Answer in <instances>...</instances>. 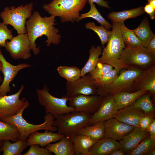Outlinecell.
Returning <instances> with one entry per match:
<instances>
[{"label":"cell","instance_id":"6da1fadb","mask_svg":"<svg viewBox=\"0 0 155 155\" xmlns=\"http://www.w3.org/2000/svg\"><path fill=\"white\" fill-rule=\"evenodd\" d=\"M55 17L53 15L42 17L39 12L35 11L26 20V34L30 41L31 50L34 55H38L40 51L35 43L39 37L43 35L47 37L46 43L47 46L52 44L57 45L60 42L61 36L59 33V29L54 26L57 24L55 23Z\"/></svg>","mask_w":155,"mask_h":155},{"label":"cell","instance_id":"7a4b0ae2","mask_svg":"<svg viewBox=\"0 0 155 155\" xmlns=\"http://www.w3.org/2000/svg\"><path fill=\"white\" fill-rule=\"evenodd\" d=\"M112 29L109 40L106 46L103 48L99 62L111 65L119 73L123 69L130 66L122 64L119 57L125 47L121 31V23L112 21Z\"/></svg>","mask_w":155,"mask_h":155},{"label":"cell","instance_id":"3957f363","mask_svg":"<svg viewBox=\"0 0 155 155\" xmlns=\"http://www.w3.org/2000/svg\"><path fill=\"white\" fill-rule=\"evenodd\" d=\"M87 0H52L44 4L43 9L51 15L58 17L62 23L76 21Z\"/></svg>","mask_w":155,"mask_h":155},{"label":"cell","instance_id":"277c9868","mask_svg":"<svg viewBox=\"0 0 155 155\" xmlns=\"http://www.w3.org/2000/svg\"><path fill=\"white\" fill-rule=\"evenodd\" d=\"M128 68L127 69L121 70L117 78L111 84L98 87L96 94L104 97L119 92L134 91L135 82L144 70L133 66Z\"/></svg>","mask_w":155,"mask_h":155},{"label":"cell","instance_id":"5b68a950","mask_svg":"<svg viewBox=\"0 0 155 155\" xmlns=\"http://www.w3.org/2000/svg\"><path fill=\"white\" fill-rule=\"evenodd\" d=\"M92 114L84 112H71L58 116L54 121L57 133L72 139L73 136L88 126Z\"/></svg>","mask_w":155,"mask_h":155},{"label":"cell","instance_id":"8992f818","mask_svg":"<svg viewBox=\"0 0 155 155\" xmlns=\"http://www.w3.org/2000/svg\"><path fill=\"white\" fill-rule=\"evenodd\" d=\"M26 109L24 108L15 115L2 118L0 120L15 126L18 129L20 139L26 141L29 136L33 133L41 130H48L52 132L57 131V128L54 125L55 118L50 113L46 114L44 117V122L38 125L28 123L23 117V113Z\"/></svg>","mask_w":155,"mask_h":155},{"label":"cell","instance_id":"52a82bcc","mask_svg":"<svg viewBox=\"0 0 155 155\" xmlns=\"http://www.w3.org/2000/svg\"><path fill=\"white\" fill-rule=\"evenodd\" d=\"M46 85L42 89L36 90L38 100L44 107L46 114H51L55 119L58 116L75 111L74 108L67 104L70 100L69 96L64 95L61 98H57L52 95Z\"/></svg>","mask_w":155,"mask_h":155},{"label":"cell","instance_id":"ba28073f","mask_svg":"<svg viewBox=\"0 0 155 155\" xmlns=\"http://www.w3.org/2000/svg\"><path fill=\"white\" fill-rule=\"evenodd\" d=\"M33 4L32 3L16 7H6L0 13L3 22L13 26L18 34H26V23L27 19L32 15Z\"/></svg>","mask_w":155,"mask_h":155},{"label":"cell","instance_id":"9c48e42d","mask_svg":"<svg viewBox=\"0 0 155 155\" xmlns=\"http://www.w3.org/2000/svg\"><path fill=\"white\" fill-rule=\"evenodd\" d=\"M155 55L142 46L135 47L125 46L119 58L123 64L145 70L155 65Z\"/></svg>","mask_w":155,"mask_h":155},{"label":"cell","instance_id":"30bf717a","mask_svg":"<svg viewBox=\"0 0 155 155\" xmlns=\"http://www.w3.org/2000/svg\"><path fill=\"white\" fill-rule=\"evenodd\" d=\"M24 88L22 85L16 93L0 97V119L15 115L23 108L29 106L28 100L25 98H20Z\"/></svg>","mask_w":155,"mask_h":155},{"label":"cell","instance_id":"8fae6325","mask_svg":"<svg viewBox=\"0 0 155 155\" xmlns=\"http://www.w3.org/2000/svg\"><path fill=\"white\" fill-rule=\"evenodd\" d=\"M30 42L26 34H18L9 41H7L6 51L14 59L27 60L31 56Z\"/></svg>","mask_w":155,"mask_h":155},{"label":"cell","instance_id":"7c38bea8","mask_svg":"<svg viewBox=\"0 0 155 155\" xmlns=\"http://www.w3.org/2000/svg\"><path fill=\"white\" fill-rule=\"evenodd\" d=\"M69 97V105L74 108L75 111L84 112L92 115L98 110L103 99V97L97 94H79Z\"/></svg>","mask_w":155,"mask_h":155},{"label":"cell","instance_id":"4fadbf2b","mask_svg":"<svg viewBox=\"0 0 155 155\" xmlns=\"http://www.w3.org/2000/svg\"><path fill=\"white\" fill-rule=\"evenodd\" d=\"M0 61L2 65V72L4 75L3 80L0 85V97L6 95L11 92L9 85L22 69L31 66L26 63H21L16 65H13L7 61L2 54L0 46Z\"/></svg>","mask_w":155,"mask_h":155},{"label":"cell","instance_id":"5bb4252c","mask_svg":"<svg viewBox=\"0 0 155 155\" xmlns=\"http://www.w3.org/2000/svg\"><path fill=\"white\" fill-rule=\"evenodd\" d=\"M66 95L71 97L77 94H96L97 86L94 80L89 75L80 77L71 82L66 83Z\"/></svg>","mask_w":155,"mask_h":155},{"label":"cell","instance_id":"9a60e30c","mask_svg":"<svg viewBox=\"0 0 155 155\" xmlns=\"http://www.w3.org/2000/svg\"><path fill=\"white\" fill-rule=\"evenodd\" d=\"M118 109L112 95L103 97L98 110L92 115L88 122L92 125L100 121H105L114 118Z\"/></svg>","mask_w":155,"mask_h":155},{"label":"cell","instance_id":"2e32d148","mask_svg":"<svg viewBox=\"0 0 155 155\" xmlns=\"http://www.w3.org/2000/svg\"><path fill=\"white\" fill-rule=\"evenodd\" d=\"M104 137L121 141L135 127L123 123L113 118L104 121Z\"/></svg>","mask_w":155,"mask_h":155},{"label":"cell","instance_id":"e0dca14e","mask_svg":"<svg viewBox=\"0 0 155 155\" xmlns=\"http://www.w3.org/2000/svg\"><path fill=\"white\" fill-rule=\"evenodd\" d=\"M145 115L133 104L118 110L114 117L118 120L127 125L138 127L140 121Z\"/></svg>","mask_w":155,"mask_h":155},{"label":"cell","instance_id":"ac0fdd59","mask_svg":"<svg viewBox=\"0 0 155 155\" xmlns=\"http://www.w3.org/2000/svg\"><path fill=\"white\" fill-rule=\"evenodd\" d=\"M138 90L146 91L151 94H155V65L144 70L135 80L134 85V91Z\"/></svg>","mask_w":155,"mask_h":155},{"label":"cell","instance_id":"d6986e66","mask_svg":"<svg viewBox=\"0 0 155 155\" xmlns=\"http://www.w3.org/2000/svg\"><path fill=\"white\" fill-rule=\"evenodd\" d=\"M149 133L147 130L139 127H135L134 129L120 141V149L125 154L133 150Z\"/></svg>","mask_w":155,"mask_h":155},{"label":"cell","instance_id":"ffe728a7","mask_svg":"<svg viewBox=\"0 0 155 155\" xmlns=\"http://www.w3.org/2000/svg\"><path fill=\"white\" fill-rule=\"evenodd\" d=\"M64 135L54 133L48 130L43 133L36 131L28 137L26 141L28 146L37 144L41 147H46L52 142H56L62 139Z\"/></svg>","mask_w":155,"mask_h":155},{"label":"cell","instance_id":"44dd1931","mask_svg":"<svg viewBox=\"0 0 155 155\" xmlns=\"http://www.w3.org/2000/svg\"><path fill=\"white\" fill-rule=\"evenodd\" d=\"M119 142L104 137L97 141L89 150L90 155H110L114 150L120 149Z\"/></svg>","mask_w":155,"mask_h":155},{"label":"cell","instance_id":"7402d4cb","mask_svg":"<svg viewBox=\"0 0 155 155\" xmlns=\"http://www.w3.org/2000/svg\"><path fill=\"white\" fill-rule=\"evenodd\" d=\"M75 155H90L89 150L98 140L78 133L72 139Z\"/></svg>","mask_w":155,"mask_h":155},{"label":"cell","instance_id":"603a6c76","mask_svg":"<svg viewBox=\"0 0 155 155\" xmlns=\"http://www.w3.org/2000/svg\"><path fill=\"white\" fill-rule=\"evenodd\" d=\"M148 92L143 90L132 92L121 91L116 92L112 95L119 110L133 104L139 97Z\"/></svg>","mask_w":155,"mask_h":155},{"label":"cell","instance_id":"cb8c5ba5","mask_svg":"<svg viewBox=\"0 0 155 155\" xmlns=\"http://www.w3.org/2000/svg\"><path fill=\"white\" fill-rule=\"evenodd\" d=\"M45 148L55 155H75L72 139L68 136H64L58 142L50 144Z\"/></svg>","mask_w":155,"mask_h":155},{"label":"cell","instance_id":"d4e9b609","mask_svg":"<svg viewBox=\"0 0 155 155\" xmlns=\"http://www.w3.org/2000/svg\"><path fill=\"white\" fill-rule=\"evenodd\" d=\"M142 46L146 47L150 40L155 36L151 30L148 18L146 17L136 28L133 30Z\"/></svg>","mask_w":155,"mask_h":155},{"label":"cell","instance_id":"484cf974","mask_svg":"<svg viewBox=\"0 0 155 155\" xmlns=\"http://www.w3.org/2000/svg\"><path fill=\"white\" fill-rule=\"evenodd\" d=\"M144 7L125 10L119 12H112L108 14L107 18L112 21L120 23L129 18H135L144 13Z\"/></svg>","mask_w":155,"mask_h":155},{"label":"cell","instance_id":"4316f807","mask_svg":"<svg viewBox=\"0 0 155 155\" xmlns=\"http://www.w3.org/2000/svg\"><path fill=\"white\" fill-rule=\"evenodd\" d=\"M103 50L100 46L96 47L92 46L89 51V56L88 60L84 67L80 70V76L83 77L86 73H90L96 68L99 62V56L101 55Z\"/></svg>","mask_w":155,"mask_h":155},{"label":"cell","instance_id":"83f0119b","mask_svg":"<svg viewBox=\"0 0 155 155\" xmlns=\"http://www.w3.org/2000/svg\"><path fill=\"white\" fill-rule=\"evenodd\" d=\"M9 141L3 142L1 150L3 155H20L28 146L26 141L19 139L13 143Z\"/></svg>","mask_w":155,"mask_h":155},{"label":"cell","instance_id":"f1b7e54d","mask_svg":"<svg viewBox=\"0 0 155 155\" xmlns=\"http://www.w3.org/2000/svg\"><path fill=\"white\" fill-rule=\"evenodd\" d=\"M19 132L13 125L0 119V141L14 142L20 139Z\"/></svg>","mask_w":155,"mask_h":155},{"label":"cell","instance_id":"f546056e","mask_svg":"<svg viewBox=\"0 0 155 155\" xmlns=\"http://www.w3.org/2000/svg\"><path fill=\"white\" fill-rule=\"evenodd\" d=\"M134 106L144 112L145 115L153 117L154 108L148 92L139 97L133 103Z\"/></svg>","mask_w":155,"mask_h":155},{"label":"cell","instance_id":"4dcf8cb0","mask_svg":"<svg viewBox=\"0 0 155 155\" xmlns=\"http://www.w3.org/2000/svg\"><path fill=\"white\" fill-rule=\"evenodd\" d=\"M104 121L99 122L92 125L85 127L78 133L88 136L93 139L98 140L104 137Z\"/></svg>","mask_w":155,"mask_h":155},{"label":"cell","instance_id":"1f68e13d","mask_svg":"<svg viewBox=\"0 0 155 155\" xmlns=\"http://www.w3.org/2000/svg\"><path fill=\"white\" fill-rule=\"evenodd\" d=\"M88 1L90 6V10L87 13L81 14L78 18L76 22H78L86 18H91L96 20L107 30H109L112 28V25L102 16L94 3L90 1Z\"/></svg>","mask_w":155,"mask_h":155},{"label":"cell","instance_id":"d6a6232c","mask_svg":"<svg viewBox=\"0 0 155 155\" xmlns=\"http://www.w3.org/2000/svg\"><path fill=\"white\" fill-rule=\"evenodd\" d=\"M155 141L150 137L149 134L128 155H148L155 148Z\"/></svg>","mask_w":155,"mask_h":155},{"label":"cell","instance_id":"836d02e7","mask_svg":"<svg viewBox=\"0 0 155 155\" xmlns=\"http://www.w3.org/2000/svg\"><path fill=\"white\" fill-rule=\"evenodd\" d=\"M120 29L125 46L135 47L142 46L140 41L135 34L133 30L127 28L124 23H121Z\"/></svg>","mask_w":155,"mask_h":155},{"label":"cell","instance_id":"e575fe53","mask_svg":"<svg viewBox=\"0 0 155 155\" xmlns=\"http://www.w3.org/2000/svg\"><path fill=\"white\" fill-rule=\"evenodd\" d=\"M60 76L65 79L67 82H73L80 77V70L76 66H60L57 68Z\"/></svg>","mask_w":155,"mask_h":155},{"label":"cell","instance_id":"d590c367","mask_svg":"<svg viewBox=\"0 0 155 155\" xmlns=\"http://www.w3.org/2000/svg\"><path fill=\"white\" fill-rule=\"evenodd\" d=\"M85 26L86 28L92 30L98 36L101 44L103 47L104 44L107 43L109 40L111 34V31L106 29L102 25L98 26L93 22H89L86 24Z\"/></svg>","mask_w":155,"mask_h":155},{"label":"cell","instance_id":"8d00e7d4","mask_svg":"<svg viewBox=\"0 0 155 155\" xmlns=\"http://www.w3.org/2000/svg\"><path fill=\"white\" fill-rule=\"evenodd\" d=\"M119 73L115 68L94 80L98 87L107 86L112 83L117 77Z\"/></svg>","mask_w":155,"mask_h":155},{"label":"cell","instance_id":"74e56055","mask_svg":"<svg viewBox=\"0 0 155 155\" xmlns=\"http://www.w3.org/2000/svg\"><path fill=\"white\" fill-rule=\"evenodd\" d=\"M113 69L111 65L98 62L95 69L89 73V75L94 80L100 78Z\"/></svg>","mask_w":155,"mask_h":155},{"label":"cell","instance_id":"f35d334b","mask_svg":"<svg viewBox=\"0 0 155 155\" xmlns=\"http://www.w3.org/2000/svg\"><path fill=\"white\" fill-rule=\"evenodd\" d=\"M11 31L3 22H0V47H5L7 40H11L13 36Z\"/></svg>","mask_w":155,"mask_h":155},{"label":"cell","instance_id":"ab89813d","mask_svg":"<svg viewBox=\"0 0 155 155\" xmlns=\"http://www.w3.org/2000/svg\"><path fill=\"white\" fill-rule=\"evenodd\" d=\"M28 151L23 155H52L53 153L46 148L40 147L37 144H32L30 146Z\"/></svg>","mask_w":155,"mask_h":155},{"label":"cell","instance_id":"60d3db41","mask_svg":"<svg viewBox=\"0 0 155 155\" xmlns=\"http://www.w3.org/2000/svg\"><path fill=\"white\" fill-rule=\"evenodd\" d=\"M154 119L152 117L145 115L140 119L138 127L143 130H146Z\"/></svg>","mask_w":155,"mask_h":155},{"label":"cell","instance_id":"b9f144b4","mask_svg":"<svg viewBox=\"0 0 155 155\" xmlns=\"http://www.w3.org/2000/svg\"><path fill=\"white\" fill-rule=\"evenodd\" d=\"M144 11L149 15V17L152 20L155 18V8L149 3H147L144 7Z\"/></svg>","mask_w":155,"mask_h":155},{"label":"cell","instance_id":"7bdbcfd3","mask_svg":"<svg viewBox=\"0 0 155 155\" xmlns=\"http://www.w3.org/2000/svg\"><path fill=\"white\" fill-rule=\"evenodd\" d=\"M151 138L155 141V120L154 119L146 129Z\"/></svg>","mask_w":155,"mask_h":155},{"label":"cell","instance_id":"ee69618b","mask_svg":"<svg viewBox=\"0 0 155 155\" xmlns=\"http://www.w3.org/2000/svg\"><path fill=\"white\" fill-rule=\"evenodd\" d=\"M146 48L149 52L155 55V35L150 40Z\"/></svg>","mask_w":155,"mask_h":155},{"label":"cell","instance_id":"f6af8a7d","mask_svg":"<svg viewBox=\"0 0 155 155\" xmlns=\"http://www.w3.org/2000/svg\"><path fill=\"white\" fill-rule=\"evenodd\" d=\"M88 1H90L93 3H95L100 6L106 7L108 8H110L109 6L108 1H106L104 0H87Z\"/></svg>","mask_w":155,"mask_h":155},{"label":"cell","instance_id":"bcb514c9","mask_svg":"<svg viewBox=\"0 0 155 155\" xmlns=\"http://www.w3.org/2000/svg\"><path fill=\"white\" fill-rule=\"evenodd\" d=\"M124 152L120 149L116 150L112 152L110 155H124Z\"/></svg>","mask_w":155,"mask_h":155},{"label":"cell","instance_id":"7dc6e473","mask_svg":"<svg viewBox=\"0 0 155 155\" xmlns=\"http://www.w3.org/2000/svg\"><path fill=\"white\" fill-rule=\"evenodd\" d=\"M148 3L149 4L155 8V0H148Z\"/></svg>","mask_w":155,"mask_h":155},{"label":"cell","instance_id":"c3c4849f","mask_svg":"<svg viewBox=\"0 0 155 155\" xmlns=\"http://www.w3.org/2000/svg\"><path fill=\"white\" fill-rule=\"evenodd\" d=\"M2 64L1 62L0 61V71L1 72H2ZM3 81V80L2 79V78L1 76L0 75V82H2Z\"/></svg>","mask_w":155,"mask_h":155},{"label":"cell","instance_id":"681fc988","mask_svg":"<svg viewBox=\"0 0 155 155\" xmlns=\"http://www.w3.org/2000/svg\"><path fill=\"white\" fill-rule=\"evenodd\" d=\"M155 148L153 149L149 153L148 155H155Z\"/></svg>","mask_w":155,"mask_h":155},{"label":"cell","instance_id":"f907efd6","mask_svg":"<svg viewBox=\"0 0 155 155\" xmlns=\"http://www.w3.org/2000/svg\"><path fill=\"white\" fill-rule=\"evenodd\" d=\"M3 141H0V152H1V148L2 146V144H3Z\"/></svg>","mask_w":155,"mask_h":155},{"label":"cell","instance_id":"816d5d0a","mask_svg":"<svg viewBox=\"0 0 155 155\" xmlns=\"http://www.w3.org/2000/svg\"></svg>","mask_w":155,"mask_h":155}]
</instances>
